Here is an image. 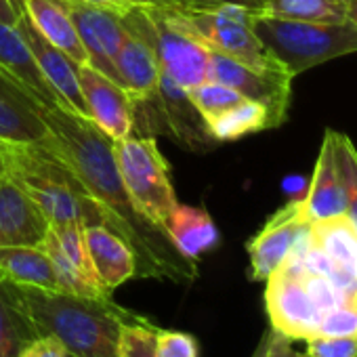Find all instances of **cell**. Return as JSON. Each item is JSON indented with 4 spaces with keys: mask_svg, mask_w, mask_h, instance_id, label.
Segmentation results:
<instances>
[{
    "mask_svg": "<svg viewBox=\"0 0 357 357\" xmlns=\"http://www.w3.org/2000/svg\"><path fill=\"white\" fill-rule=\"evenodd\" d=\"M38 109L51 132L53 149L80 181L84 194L97 208L101 223L130 246L137 263V278L192 284L198 278V263L183 257L160 225L137 211L122 185L112 139L91 120H84L61 105H40Z\"/></svg>",
    "mask_w": 357,
    "mask_h": 357,
    "instance_id": "6da1fadb",
    "label": "cell"
},
{
    "mask_svg": "<svg viewBox=\"0 0 357 357\" xmlns=\"http://www.w3.org/2000/svg\"><path fill=\"white\" fill-rule=\"evenodd\" d=\"M3 286L40 334L55 336L63 344L68 357H118L124 324L145 319L114 298H91L7 282Z\"/></svg>",
    "mask_w": 357,
    "mask_h": 357,
    "instance_id": "7a4b0ae2",
    "label": "cell"
},
{
    "mask_svg": "<svg viewBox=\"0 0 357 357\" xmlns=\"http://www.w3.org/2000/svg\"><path fill=\"white\" fill-rule=\"evenodd\" d=\"M0 176L9 178L45 213L51 225H103L80 181L51 145L0 141Z\"/></svg>",
    "mask_w": 357,
    "mask_h": 357,
    "instance_id": "3957f363",
    "label": "cell"
},
{
    "mask_svg": "<svg viewBox=\"0 0 357 357\" xmlns=\"http://www.w3.org/2000/svg\"><path fill=\"white\" fill-rule=\"evenodd\" d=\"M265 282L269 324L292 342L315 336L324 313L347 296L330 278L307 269L296 255Z\"/></svg>",
    "mask_w": 357,
    "mask_h": 357,
    "instance_id": "277c9868",
    "label": "cell"
},
{
    "mask_svg": "<svg viewBox=\"0 0 357 357\" xmlns=\"http://www.w3.org/2000/svg\"><path fill=\"white\" fill-rule=\"evenodd\" d=\"M174 17L192 30L211 51L231 57L244 66L288 74L265 49L255 32V17L261 9L234 3L181 0L170 5ZM290 76V74H288Z\"/></svg>",
    "mask_w": 357,
    "mask_h": 357,
    "instance_id": "5b68a950",
    "label": "cell"
},
{
    "mask_svg": "<svg viewBox=\"0 0 357 357\" xmlns=\"http://www.w3.org/2000/svg\"><path fill=\"white\" fill-rule=\"evenodd\" d=\"M252 26L269 55L292 78L336 57L357 53V24L353 22H296L259 11Z\"/></svg>",
    "mask_w": 357,
    "mask_h": 357,
    "instance_id": "8992f818",
    "label": "cell"
},
{
    "mask_svg": "<svg viewBox=\"0 0 357 357\" xmlns=\"http://www.w3.org/2000/svg\"><path fill=\"white\" fill-rule=\"evenodd\" d=\"M112 149L128 198L143 217L164 229V221L178 200L155 139L130 135L112 141Z\"/></svg>",
    "mask_w": 357,
    "mask_h": 357,
    "instance_id": "52a82bcc",
    "label": "cell"
},
{
    "mask_svg": "<svg viewBox=\"0 0 357 357\" xmlns=\"http://www.w3.org/2000/svg\"><path fill=\"white\" fill-rule=\"evenodd\" d=\"M162 72L185 91L211 80V49L181 22L170 7H143Z\"/></svg>",
    "mask_w": 357,
    "mask_h": 357,
    "instance_id": "ba28073f",
    "label": "cell"
},
{
    "mask_svg": "<svg viewBox=\"0 0 357 357\" xmlns=\"http://www.w3.org/2000/svg\"><path fill=\"white\" fill-rule=\"evenodd\" d=\"M122 24L126 28V38L116 53L114 66L120 78V86L126 91L135 105L155 97L162 68L151 40V26L143 7L126 11L122 15Z\"/></svg>",
    "mask_w": 357,
    "mask_h": 357,
    "instance_id": "9c48e42d",
    "label": "cell"
},
{
    "mask_svg": "<svg viewBox=\"0 0 357 357\" xmlns=\"http://www.w3.org/2000/svg\"><path fill=\"white\" fill-rule=\"evenodd\" d=\"M309 225L311 223L303 215L301 200H290L269 217L263 229L246 246L250 257V278L255 282H265L273 271H278L303 242Z\"/></svg>",
    "mask_w": 357,
    "mask_h": 357,
    "instance_id": "30bf717a",
    "label": "cell"
},
{
    "mask_svg": "<svg viewBox=\"0 0 357 357\" xmlns=\"http://www.w3.org/2000/svg\"><path fill=\"white\" fill-rule=\"evenodd\" d=\"M211 80L223 82L236 89L244 99L263 103L271 116L275 126L286 120L290 107V84L292 76L284 72H265L250 66H244L231 57L221 53H211Z\"/></svg>",
    "mask_w": 357,
    "mask_h": 357,
    "instance_id": "8fae6325",
    "label": "cell"
},
{
    "mask_svg": "<svg viewBox=\"0 0 357 357\" xmlns=\"http://www.w3.org/2000/svg\"><path fill=\"white\" fill-rule=\"evenodd\" d=\"M15 28L20 30L22 38L26 40L40 74L45 76L47 84L51 86V91L55 93L57 101L61 107H66L68 112L91 120L89 107L84 103L82 91H80V82H78V66L57 47H53L38 30L36 26L30 22V17L26 15V11L22 9L20 20L15 24Z\"/></svg>",
    "mask_w": 357,
    "mask_h": 357,
    "instance_id": "7c38bea8",
    "label": "cell"
},
{
    "mask_svg": "<svg viewBox=\"0 0 357 357\" xmlns=\"http://www.w3.org/2000/svg\"><path fill=\"white\" fill-rule=\"evenodd\" d=\"M68 9L76 26V32L80 36V43L86 51L89 66L120 86L114 59L122 40L126 38L122 15L107 11V9H97V7L76 5V3H68Z\"/></svg>",
    "mask_w": 357,
    "mask_h": 357,
    "instance_id": "4fadbf2b",
    "label": "cell"
},
{
    "mask_svg": "<svg viewBox=\"0 0 357 357\" xmlns=\"http://www.w3.org/2000/svg\"><path fill=\"white\" fill-rule=\"evenodd\" d=\"M78 82L91 122L112 141L130 137L135 132L132 101L122 86L105 78L95 68L78 66Z\"/></svg>",
    "mask_w": 357,
    "mask_h": 357,
    "instance_id": "5bb4252c",
    "label": "cell"
},
{
    "mask_svg": "<svg viewBox=\"0 0 357 357\" xmlns=\"http://www.w3.org/2000/svg\"><path fill=\"white\" fill-rule=\"evenodd\" d=\"M51 223L38 204L0 176V246H43Z\"/></svg>",
    "mask_w": 357,
    "mask_h": 357,
    "instance_id": "9a60e30c",
    "label": "cell"
},
{
    "mask_svg": "<svg viewBox=\"0 0 357 357\" xmlns=\"http://www.w3.org/2000/svg\"><path fill=\"white\" fill-rule=\"evenodd\" d=\"M301 208L309 223L344 217L347 213V198H344L342 181H340L336 158H334L330 128L324 135L309 190L305 198H301Z\"/></svg>",
    "mask_w": 357,
    "mask_h": 357,
    "instance_id": "2e32d148",
    "label": "cell"
},
{
    "mask_svg": "<svg viewBox=\"0 0 357 357\" xmlns=\"http://www.w3.org/2000/svg\"><path fill=\"white\" fill-rule=\"evenodd\" d=\"M0 74L43 107L59 105L15 26L0 22Z\"/></svg>",
    "mask_w": 357,
    "mask_h": 357,
    "instance_id": "e0dca14e",
    "label": "cell"
},
{
    "mask_svg": "<svg viewBox=\"0 0 357 357\" xmlns=\"http://www.w3.org/2000/svg\"><path fill=\"white\" fill-rule=\"evenodd\" d=\"M158 105L164 122V130L172 135L183 147L190 149H206L213 141L206 122L198 114L196 105L192 103L188 91L170 80L164 72L160 74L158 82Z\"/></svg>",
    "mask_w": 357,
    "mask_h": 357,
    "instance_id": "ac0fdd59",
    "label": "cell"
},
{
    "mask_svg": "<svg viewBox=\"0 0 357 357\" xmlns=\"http://www.w3.org/2000/svg\"><path fill=\"white\" fill-rule=\"evenodd\" d=\"M84 242L97 278L107 292H114L137 275V263L130 246L105 225H86Z\"/></svg>",
    "mask_w": 357,
    "mask_h": 357,
    "instance_id": "d6986e66",
    "label": "cell"
},
{
    "mask_svg": "<svg viewBox=\"0 0 357 357\" xmlns=\"http://www.w3.org/2000/svg\"><path fill=\"white\" fill-rule=\"evenodd\" d=\"M40 105L0 74V141L43 143L51 137Z\"/></svg>",
    "mask_w": 357,
    "mask_h": 357,
    "instance_id": "ffe728a7",
    "label": "cell"
},
{
    "mask_svg": "<svg viewBox=\"0 0 357 357\" xmlns=\"http://www.w3.org/2000/svg\"><path fill=\"white\" fill-rule=\"evenodd\" d=\"M22 9L36 26V30L53 47L63 51L76 66L89 63L66 0H22Z\"/></svg>",
    "mask_w": 357,
    "mask_h": 357,
    "instance_id": "44dd1931",
    "label": "cell"
},
{
    "mask_svg": "<svg viewBox=\"0 0 357 357\" xmlns=\"http://www.w3.org/2000/svg\"><path fill=\"white\" fill-rule=\"evenodd\" d=\"M164 231L178 252L196 263L204 252L219 244L217 225L213 217L200 206L176 204V208L164 221Z\"/></svg>",
    "mask_w": 357,
    "mask_h": 357,
    "instance_id": "7402d4cb",
    "label": "cell"
},
{
    "mask_svg": "<svg viewBox=\"0 0 357 357\" xmlns=\"http://www.w3.org/2000/svg\"><path fill=\"white\" fill-rule=\"evenodd\" d=\"M0 282L61 290L53 261L43 246H0Z\"/></svg>",
    "mask_w": 357,
    "mask_h": 357,
    "instance_id": "603a6c76",
    "label": "cell"
},
{
    "mask_svg": "<svg viewBox=\"0 0 357 357\" xmlns=\"http://www.w3.org/2000/svg\"><path fill=\"white\" fill-rule=\"evenodd\" d=\"M206 128L213 137V141H236L252 132H261L267 128H275L271 112L257 101L244 99L231 109L219 114L211 122H206Z\"/></svg>",
    "mask_w": 357,
    "mask_h": 357,
    "instance_id": "cb8c5ba5",
    "label": "cell"
},
{
    "mask_svg": "<svg viewBox=\"0 0 357 357\" xmlns=\"http://www.w3.org/2000/svg\"><path fill=\"white\" fill-rule=\"evenodd\" d=\"M263 13L296 20V22H321L340 24L347 20V0H263Z\"/></svg>",
    "mask_w": 357,
    "mask_h": 357,
    "instance_id": "d4e9b609",
    "label": "cell"
},
{
    "mask_svg": "<svg viewBox=\"0 0 357 357\" xmlns=\"http://www.w3.org/2000/svg\"><path fill=\"white\" fill-rule=\"evenodd\" d=\"M36 336H40L38 328L15 307L0 282V357H20Z\"/></svg>",
    "mask_w": 357,
    "mask_h": 357,
    "instance_id": "484cf974",
    "label": "cell"
},
{
    "mask_svg": "<svg viewBox=\"0 0 357 357\" xmlns=\"http://www.w3.org/2000/svg\"><path fill=\"white\" fill-rule=\"evenodd\" d=\"M51 234L57 242V246L61 248V252L68 257V261L78 269V273L95 288L99 290L101 294H107L112 296V292H107L99 278H97V271L91 263V257H89V250H86V242H84V225H78V223H68V225H51Z\"/></svg>",
    "mask_w": 357,
    "mask_h": 357,
    "instance_id": "4316f807",
    "label": "cell"
},
{
    "mask_svg": "<svg viewBox=\"0 0 357 357\" xmlns=\"http://www.w3.org/2000/svg\"><path fill=\"white\" fill-rule=\"evenodd\" d=\"M330 137H332L334 158H336L338 174H340L344 198H347L344 217L351 221V225L357 231V149L351 143V139L342 132L330 130Z\"/></svg>",
    "mask_w": 357,
    "mask_h": 357,
    "instance_id": "83f0119b",
    "label": "cell"
},
{
    "mask_svg": "<svg viewBox=\"0 0 357 357\" xmlns=\"http://www.w3.org/2000/svg\"><path fill=\"white\" fill-rule=\"evenodd\" d=\"M188 95L204 122H211L219 114H223V112L231 109L234 105H238L240 101H244V97L236 89H231L223 82H217V80H206V82L190 89Z\"/></svg>",
    "mask_w": 357,
    "mask_h": 357,
    "instance_id": "f1b7e54d",
    "label": "cell"
},
{
    "mask_svg": "<svg viewBox=\"0 0 357 357\" xmlns=\"http://www.w3.org/2000/svg\"><path fill=\"white\" fill-rule=\"evenodd\" d=\"M319 336H357V290L330 307L317 328ZM315 334V336H317Z\"/></svg>",
    "mask_w": 357,
    "mask_h": 357,
    "instance_id": "f546056e",
    "label": "cell"
},
{
    "mask_svg": "<svg viewBox=\"0 0 357 357\" xmlns=\"http://www.w3.org/2000/svg\"><path fill=\"white\" fill-rule=\"evenodd\" d=\"M155 326L151 319L124 324L118 342V357H153Z\"/></svg>",
    "mask_w": 357,
    "mask_h": 357,
    "instance_id": "4dcf8cb0",
    "label": "cell"
},
{
    "mask_svg": "<svg viewBox=\"0 0 357 357\" xmlns=\"http://www.w3.org/2000/svg\"><path fill=\"white\" fill-rule=\"evenodd\" d=\"M153 357H200V344L188 332L158 328L153 336Z\"/></svg>",
    "mask_w": 357,
    "mask_h": 357,
    "instance_id": "1f68e13d",
    "label": "cell"
},
{
    "mask_svg": "<svg viewBox=\"0 0 357 357\" xmlns=\"http://www.w3.org/2000/svg\"><path fill=\"white\" fill-rule=\"evenodd\" d=\"M311 357H357V336H311L305 340Z\"/></svg>",
    "mask_w": 357,
    "mask_h": 357,
    "instance_id": "d6a6232c",
    "label": "cell"
},
{
    "mask_svg": "<svg viewBox=\"0 0 357 357\" xmlns=\"http://www.w3.org/2000/svg\"><path fill=\"white\" fill-rule=\"evenodd\" d=\"M68 3L89 5V7L107 9V11H114L118 15H124L130 9H139V7H170L174 3H181V0H68Z\"/></svg>",
    "mask_w": 357,
    "mask_h": 357,
    "instance_id": "836d02e7",
    "label": "cell"
},
{
    "mask_svg": "<svg viewBox=\"0 0 357 357\" xmlns=\"http://www.w3.org/2000/svg\"><path fill=\"white\" fill-rule=\"evenodd\" d=\"M20 357H68V353L55 336L40 334L24 347Z\"/></svg>",
    "mask_w": 357,
    "mask_h": 357,
    "instance_id": "e575fe53",
    "label": "cell"
},
{
    "mask_svg": "<svg viewBox=\"0 0 357 357\" xmlns=\"http://www.w3.org/2000/svg\"><path fill=\"white\" fill-rule=\"evenodd\" d=\"M282 338H284V334H280V332H275L273 328H269V330L263 334V338H261L259 347L255 349L252 357H278V349H280Z\"/></svg>",
    "mask_w": 357,
    "mask_h": 357,
    "instance_id": "d590c367",
    "label": "cell"
},
{
    "mask_svg": "<svg viewBox=\"0 0 357 357\" xmlns=\"http://www.w3.org/2000/svg\"><path fill=\"white\" fill-rule=\"evenodd\" d=\"M22 13V0H0V22L15 26Z\"/></svg>",
    "mask_w": 357,
    "mask_h": 357,
    "instance_id": "8d00e7d4",
    "label": "cell"
},
{
    "mask_svg": "<svg viewBox=\"0 0 357 357\" xmlns=\"http://www.w3.org/2000/svg\"><path fill=\"white\" fill-rule=\"evenodd\" d=\"M278 357H311V355L307 351H296L292 347V340L284 336L280 342V349H278Z\"/></svg>",
    "mask_w": 357,
    "mask_h": 357,
    "instance_id": "74e56055",
    "label": "cell"
},
{
    "mask_svg": "<svg viewBox=\"0 0 357 357\" xmlns=\"http://www.w3.org/2000/svg\"><path fill=\"white\" fill-rule=\"evenodd\" d=\"M208 3H234V5H244V7H263V0H208Z\"/></svg>",
    "mask_w": 357,
    "mask_h": 357,
    "instance_id": "f35d334b",
    "label": "cell"
},
{
    "mask_svg": "<svg viewBox=\"0 0 357 357\" xmlns=\"http://www.w3.org/2000/svg\"><path fill=\"white\" fill-rule=\"evenodd\" d=\"M347 20L357 24V0H347Z\"/></svg>",
    "mask_w": 357,
    "mask_h": 357,
    "instance_id": "ab89813d",
    "label": "cell"
}]
</instances>
